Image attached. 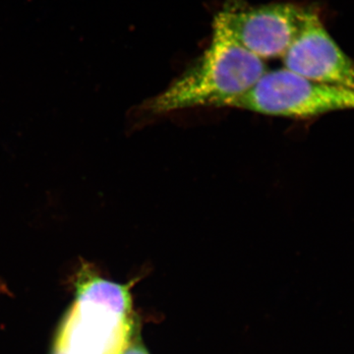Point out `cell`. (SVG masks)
Returning <instances> with one entry per match:
<instances>
[{
	"label": "cell",
	"mask_w": 354,
	"mask_h": 354,
	"mask_svg": "<svg viewBox=\"0 0 354 354\" xmlns=\"http://www.w3.org/2000/svg\"><path fill=\"white\" fill-rule=\"evenodd\" d=\"M267 71L260 59L237 43L218 13L204 53L165 91L146 104L153 114L201 106H227Z\"/></svg>",
	"instance_id": "1"
},
{
	"label": "cell",
	"mask_w": 354,
	"mask_h": 354,
	"mask_svg": "<svg viewBox=\"0 0 354 354\" xmlns=\"http://www.w3.org/2000/svg\"><path fill=\"white\" fill-rule=\"evenodd\" d=\"M230 108L266 115L310 118L354 109V91L308 80L286 68L266 71Z\"/></svg>",
	"instance_id": "2"
},
{
	"label": "cell",
	"mask_w": 354,
	"mask_h": 354,
	"mask_svg": "<svg viewBox=\"0 0 354 354\" xmlns=\"http://www.w3.org/2000/svg\"><path fill=\"white\" fill-rule=\"evenodd\" d=\"M309 9L292 3L227 6L220 14L237 43L260 59L283 58L297 38Z\"/></svg>",
	"instance_id": "3"
},
{
	"label": "cell",
	"mask_w": 354,
	"mask_h": 354,
	"mask_svg": "<svg viewBox=\"0 0 354 354\" xmlns=\"http://www.w3.org/2000/svg\"><path fill=\"white\" fill-rule=\"evenodd\" d=\"M281 59L286 69L308 80L354 91V62L314 11L310 10L301 32Z\"/></svg>",
	"instance_id": "4"
},
{
	"label": "cell",
	"mask_w": 354,
	"mask_h": 354,
	"mask_svg": "<svg viewBox=\"0 0 354 354\" xmlns=\"http://www.w3.org/2000/svg\"><path fill=\"white\" fill-rule=\"evenodd\" d=\"M75 276V301L104 307L123 319L134 317L131 288L135 281L127 285L109 281L86 261L81 262Z\"/></svg>",
	"instance_id": "5"
},
{
	"label": "cell",
	"mask_w": 354,
	"mask_h": 354,
	"mask_svg": "<svg viewBox=\"0 0 354 354\" xmlns=\"http://www.w3.org/2000/svg\"><path fill=\"white\" fill-rule=\"evenodd\" d=\"M122 354H150L142 339L141 324L138 318L135 319L131 330L127 335Z\"/></svg>",
	"instance_id": "6"
},
{
	"label": "cell",
	"mask_w": 354,
	"mask_h": 354,
	"mask_svg": "<svg viewBox=\"0 0 354 354\" xmlns=\"http://www.w3.org/2000/svg\"><path fill=\"white\" fill-rule=\"evenodd\" d=\"M53 354H71L66 342H65L64 337L60 335H57Z\"/></svg>",
	"instance_id": "7"
},
{
	"label": "cell",
	"mask_w": 354,
	"mask_h": 354,
	"mask_svg": "<svg viewBox=\"0 0 354 354\" xmlns=\"http://www.w3.org/2000/svg\"><path fill=\"white\" fill-rule=\"evenodd\" d=\"M130 330H131V329H130ZM129 332H130V330H129ZM128 334H129V333H128ZM127 337H124V339H121V341L120 342H118V344H116L115 346H114L113 348L109 349L108 353H106V354H122V351H123V348H124V346H125V342H127Z\"/></svg>",
	"instance_id": "8"
}]
</instances>
